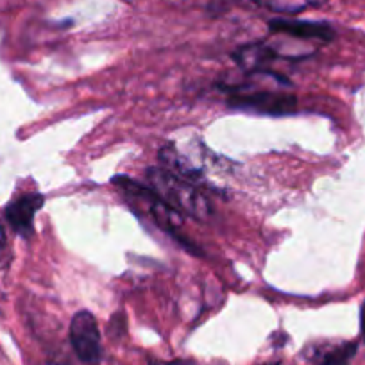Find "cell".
Here are the masks:
<instances>
[{
  "label": "cell",
  "instance_id": "obj_12",
  "mask_svg": "<svg viewBox=\"0 0 365 365\" xmlns=\"http://www.w3.org/2000/svg\"><path fill=\"white\" fill-rule=\"evenodd\" d=\"M360 329H361V336L365 340V303L361 304V312H360Z\"/></svg>",
  "mask_w": 365,
  "mask_h": 365
},
{
  "label": "cell",
  "instance_id": "obj_4",
  "mask_svg": "<svg viewBox=\"0 0 365 365\" xmlns=\"http://www.w3.org/2000/svg\"><path fill=\"white\" fill-rule=\"evenodd\" d=\"M70 342L77 358L86 365H97L103 356L97 319L88 310H79L70 321Z\"/></svg>",
  "mask_w": 365,
  "mask_h": 365
},
{
  "label": "cell",
  "instance_id": "obj_3",
  "mask_svg": "<svg viewBox=\"0 0 365 365\" xmlns=\"http://www.w3.org/2000/svg\"><path fill=\"white\" fill-rule=\"evenodd\" d=\"M230 106L258 115H269V117H287L296 113L297 99L292 93H283V91L259 90L251 93L237 91L233 97H230Z\"/></svg>",
  "mask_w": 365,
  "mask_h": 365
},
{
  "label": "cell",
  "instance_id": "obj_13",
  "mask_svg": "<svg viewBox=\"0 0 365 365\" xmlns=\"http://www.w3.org/2000/svg\"><path fill=\"white\" fill-rule=\"evenodd\" d=\"M259 365H282L279 361H267V364H259Z\"/></svg>",
  "mask_w": 365,
  "mask_h": 365
},
{
  "label": "cell",
  "instance_id": "obj_5",
  "mask_svg": "<svg viewBox=\"0 0 365 365\" xmlns=\"http://www.w3.org/2000/svg\"><path fill=\"white\" fill-rule=\"evenodd\" d=\"M45 199L40 194H24L9 202L6 208V220L24 238H29L34 231V217L43 206Z\"/></svg>",
  "mask_w": 365,
  "mask_h": 365
},
{
  "label": "cell",
  "instance_id": "obj_10",
  "mask_svg": "<svg viewBox=\"0 0 365 365\" xmlns=\"http://www.w3.org/2000/svg\"><path fill=\"white\" fill-rule=\"evenodd\" d=\"M4 256H9V242L8 235H6V226L4 222L0 220V259Z\"/></svg>",
  "mask_w": 365,
  "mask_h": 365
},
{
  "label": "cell",
  "instance_id": "obj_9",
  "mask_svg": "<svg viewBox=\"0 0 365 365\" xmlns=\"http://www.w3.org/2000/svg\"><path fill=\"white\" fill-rule=\"evenodd\" d=\"M233 58L242 68L251 70V72H259V70H265L274 59L278 58V52L267 43H252L247 45V47L238 48L233 54Z\"/></svg>",
  "mask_w": 365,
  "mask_h": 365
},
{
  "label": "cell",
  "instance_id": "obj_7",
  "mask_svg": "<svg viewBox=\"0 0 365 365\" xmlns=\"http://www.w3.org/2000/svg\"><path fill=\"white\" fill-rule=\"evenodd\" d=\"M160 160L163 163V168H167L168 172L175 174L178 178L194 182L195 187H205L206 185V179L202 175L201 168L195 167L187 156H182L174 145L163 147L160 150Z\"/></svg>",
  "mask_w": 365,
  "mask_h": 365
},
{
  "label": "cell",
  "instance_id": "obj_6",
  "mask_svg": "<svg viewBox=\"0 0 365 365\" xmlns=\"http://www.w3.org/2000/svg\"><path fill=\"white\" fill-rule=\"evenodd\" d=\"M269 29L272 33L285 34V36L297 38V40H319L331 41L335 38V31L326 22H310V20L294 19H272L269 22Z\"/></svg>",
  "mask_w": 365,
  "mask_h": 365
},
{
  "label": "cell",
  "instance_id": "obj_8",
  "mask_svg": "<svg viewBox=\"0 0 365 365\" xmlns=\"http://www.w3.org/2000/svg\"><path fill=\"white\" fill-rule=\"evenodd\" d=\"M356 353V344L354 342H340V344H314L308 347L307 356L315 365H349Z\"/></svg>",
  "mask_w": 365,
  "mask_h": 365
},
{
  "label": "cell",
  "instance_id": "obj_11",
  "mask_svg": "<svg viewBox=\"0 0 365 365\" xmlns=\"http://www.w3.org/2000/svg\"><path fill=\"white\" fill-rule=\"evenodd\" d=\"M149 365H195L192 360H170V361H161L149 358Z\"/></svg>",
  "mask_w": 365,
  "mask_h": 365
},
{
  "label": "cell",
  "instance_id": "obj_1",
  "mask_svg": "<svg viewBox=\"0 0 365 365\" xmlns=\"http://www.w3.org/2000/svg\"><path fill=\"white\" fill-rule=\"evenodd\" d=\"M111 182L124 192V195L129 201H135L163 233H167L168 237L174 238L175 242H179V244L185 249H188V251L195 252V255H201L199 247H195L190 242V238L182 233L181 215H179L175 210H172L170 206H168L167 202L149 187V185L136 182L135 179L128 178V175H115V178L111 179Z\"/></svg>",
  "mask_w": 365,
  "mask_h": 365
},
{
  "label": "cell",
  "instance_id": "obj_2",
  "mask_svg": "<svg viewBox=\"0 0 365 365\" xmlns=\"http://www.w3.org/2000/svg\"><path fill=\"white\" fill-rule=\"evenodd\" d=\"M147 182L179 215L192 217L195 220H208L212 217L208 199L194 182L178 178L163 167L147 168Z\"/></svg>",
  "mask_w": 365,
  "mask_h": 365
}]
</instances>
